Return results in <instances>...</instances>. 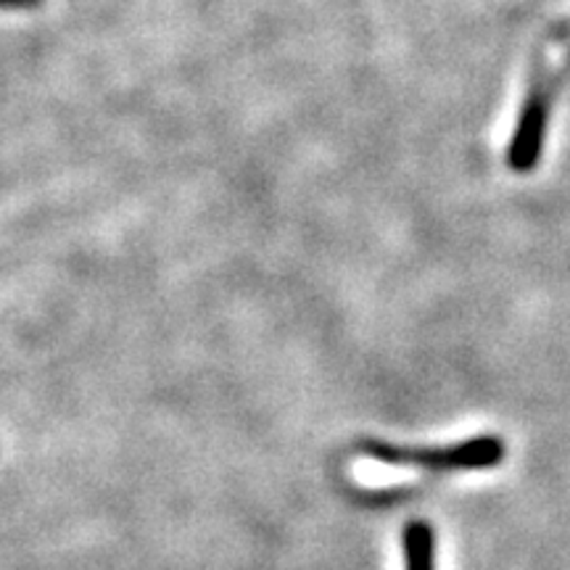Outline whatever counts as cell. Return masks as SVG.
<instances>
[{
    "instance_id": "2",
    "label": "cell",
    "mask_w": 570,
    "mask_h": 570,
    "mask_svg": "<svg viewBox=\"0 0 570 570\" xmlns=\"http://www.w3.org/2000/svg\"><path fill=\"white\" fill-rule=\"evenodd\" d=\"M552 82L550 77H537L531 82L525 101L520 106L515 132H512L508 146V164L515 173H531L541 159V148H544L547 125H550L552 109Z\"/></svg>"
},
{
    "instance_id": "3",
    "label": "cell",
    "mask_w": 570,
    "mask_h": 570,
    "mask_svg": "<svg viewBox=\"0 0 570 570\" xmlns=\"http://www.w3.org/2000/svg\"><path fill=\"white\" fill-rule=\"evenodd\" d=\"M433 529L425 520H412L404 529V558L407 570H433Z\"/></svg>"
},
{
    "instance_id": "1",
    "label": "cell",
    "mask_w": 570,
    "mask_h": 570,
    "mask_svg": "<svg viewBox=\"0 0 570 570\" xmlns=\"http://www.w3.org/2000/svg\"><path fill=\"white\" fill-rule=\"evenodd\" d=\"M362 454L373 458L386 465H404V468H423L433 473H449V470H481L494 468L504 458V444L497 436H479L444 449H415L399 446L389 441L365 439L360 441Z\"/></svg>"
},
{
    "instance_id": "4",
    "label": "cell",
    "mask_w": 570,
    "mask_h": 570,
    "mask_svg": "<svg viewBox=\"0 0 570 570\" xmlns=\"http://www.w3.org/2000/svg\"><path fill=\"white\" fill-rule=\"evenodd\" d=\"M46 0H0V11H35Z\"/></svg>"
}]
</instances>
